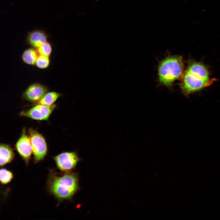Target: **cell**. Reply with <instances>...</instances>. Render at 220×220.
I'll return each instance as SVG.
<instances>
[{"label": "cell", "instance_id": "obj_5", "mask_svg": "<svg viewBox=\"0 0 220 220\" xmlns=\"http://www.w3.org/2000/svg\"><path fill=\"white\" fill-rule=\"evenodd\" d=\"M58 168L64 172H69L74 169L80 158L75 151L63 152L53 157Z\"/></svg>", "mask_w": 220, "mask_h": 220}, {"label": "cell", "instance_id": "obj_3", "mask_svg": "<svg viewBox=\"0 0 220 220\" xmlns=\"http://www.w3.org/2000/svg\"><path fill=\"white\" fill-rule=\"evenodd\" d=\"M209 81L186 70L182 78L180 86L184 95L188 97L193 93L202 90L207 85Z\"/></svg>", "mask_w": 220, "mask_h": 220}, {"label": "cell", "instance_id": "obj_9", "mask_svg": "<svg viewBox=\"0 0 220 220\" xmlns=\"http://www.w3.org/2000/svg\"><path fill=\"white\" fill-rule=\"evenodd\" d=\"M48 37L47 35L43 31L35 30L28 33L26 42L31 47L36 49L47 41Z\"/></svg>", "mask_w": 220, "mask_h": 220}, {"label": "cell", "instance_id": "obj_7", "mask_svg": "<svg viewBox=\"0 0 220 220\" xmlns=\"http://www.w3.org/2000/svg\"><path fill=\"white\" fill-rule=\"evenodd\" d=\"M48 88L39 83H34L30 85L22 94L23 98L33 103H37L48 92Z\"/></svg>", "mask_w": 220, "mask_h": 220}, {"label": "cell", "instance_id": "obj_1", "mask_svg": "<svg viewBox=\"0 0 220 220\" xmlns=\"http://www.w3.org/2000/svg\"><path fill=\"white\" fill-rule=\"evenodd\" d=\"M78 174L64 172L58 175L54 170L50 171L47 187L49 192L60 202L71 200L79 189Z\"/></svg>", "mask_w": 220, "mask_h": 220}, {"label": "cell", "instance_id": "obj_15", "mask_svg": "<svg viewBox=\"0 0 220 220\" xmlns=\"http://www.w3.org/2000/svg\"><path fill=\"white\" fill-rule=\"evenodd\" d=\"M39 55H43L49 57L52 51V47L51 44L46 41L36 49Z\"/></svg>", "mask_w": 220, "mask_h": 220}, {"label": "cell", "instance_id": "obj_16", "mask_svg": "<svg viewBox=\"0 0 220 220\" xmlns=\"http://www.w3.org/2000/svg\"><path fill=\"white\" fill-rule=\"evenodd\" d=\"M50 64L49 57L39 55L37 59L35 65L38 68L44 69L48 68Z\"/></svg>", "mask_w": 220, "mask_h": 220}, {"label": "cell", "instance_id": "obj_8", "mask_svg": "<svg viewBox=\"0 0 220 220\" xmlns=\"http://www.w3.org/2000/svg\"><path fill=\"white\" fill-rule=\"evenodd\" d=\"M15 147L26 165H28L32 151L30 139L26 134L25 128L23 129L21 135L16 142Z\"/></svg>", "mask_w": 220, "mask_h": 220}, {"label": "cell", "instance_id": "obj_2", "mask_svg": "<svg viewBox=\"0 0 220 220\" xmlns=\"http://www.w3.org/2000/svg\"><path fill=\"white\" fill-rule=\"evenodd\" d=\"M184 65L182 56L170 55L160 61L157 69L159 83L172 90L173 84L182 78L184 74Z\"/></svg>", "mask_w": 220, "mask_h": 220}, {"label": "cell", "instance_id": "obj_13", "mask_svg": "<svg viewBox=\"0 0 220 220\" xmlns=\"http://www.w3.org/2000/svg\"><path fill=\"white\" fill-rule=\"evenodd\" d=\"M61 95L60 93L56 92H48L36 104L51 106L53 104Z\"/></svg>", "mask_w": 220, "mask_h": 220}, {"label": "cell", "instance_id": "obj_12", "mask_svg": "<svg viewBox=\"0 0 220 220\" xmlns=\"http://www.w3.org/2000/svg\"><path fill=\"white\" fill-rule=\"evenodd\" d=\"M36 49L31 47L25 50L23 53L21 58L25 63L30 65H35L39 55Z\"/></svg>", "mask_w": 220, "mask_h": 220}, {"label": "cell", "instance_id": "obj_6", "mask_svg": "<svg viewBox=\"0 0 220 220\" xmlns=\"http://www.w3.org/2000/svg\"><path fill=\"white\" fill-rule=\"evenodd\" d=\"M37 104L28 110L22 111L20 115L36 120H46L57 107L54 104L51 106Z\"/></svg>", "mask_w": 220, "mask_h": 220}, {"label": "cell", "instance_id": "obj_14", "mask_svg": "<svg viewBox=\"0 0 220 220\" xmlns=\"http://www.w3.org/2000/svg\"><path fill=\"white\" fill-rule=\"evenodd\" d=\"M13 174L11 171L5 168H2L0 170V181L2 184L9 183L13 178Z\"/></svg>", "mask_w": 220, "mask_h": 220}, {"label": "cell", "instance_id": "obj_4", "mask_svg": "<svg viewBox=\"0 0 220 220\" xmlns=\"http://www.w3.org/2000/svg\"><path fill=\"white\" fill-rule=\"evenodd\" d=\"M34 162L36 163L44 159L47 152L45 139L42 134L30 128L28 130Z\"/></svg>", "mask_w": 220, "mask_h": 220}, {"label": "cell", "instance_id": "obj_11", "mask_svg": "<svg viewBox=\"0 0 220 220\" xmlns=\"http://www.w3.org/2000/svg\"><path fill=\"white\" fill-rule=\"evenodd\" d=\"M14 156L12 148L9 145L1 144L0 146V165L3 166L10 163Z\"/></svg>", "mask_w": 220, "mask_h": 220}, {"label": "cell", "instance_id": "obj_10", "mask_svg": "<svg viewBox=\"0 0 220 220\" xmlns=\"http://www.w3.org/2000/svg\"><path fill=\"white\" fill-rule=\"evenodd\" d=\"M186 70L204 79L209 80V73L207 68L201 62L190 61Z\"/></svg>", "mask_w": 220, "mask_h": 220}]
</instances>
